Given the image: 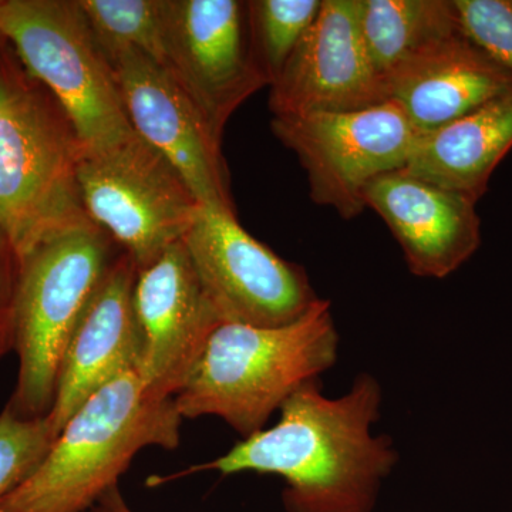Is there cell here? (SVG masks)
Segmentation results:
<instances>
[{
	"instance_id": "1",
	"label": "cell",
	"mask_w": 512,
	"mask_h": 512,
	"mask_svg": "<svg viewBox=\"0 0 512 512\" xmlns=\"http://www.w3.org/2000/svg\"><path fill=\"white\" fill-rule=\"evenodd\" d=\"M382 399L370 373L357 375L338 399L326 397L320 380H312L282 404L274 426L175 477L201 471L276 476L284 480L288 512H372L399 460L389 436L372 434Z\"/></svg>"
},
{
	"instance_id": "2",
	"label": "cell",
	"mask_w": 512,
	"mask_h": 512,
	"mask_svg": "<svg viewBox=\"0 0 512 512\" xmlns=\"http://www.w3.org/2000/svg\"><path fill=\"white\" fill-rule=\"evenodd\" d=\"M339 333L332 305L319 299L295 322L275 328L221 323L174 402L183 419L220 417L242 439L303 384L335 366Z\"/></svg>"
},
{
	"instance_id": "3",
	"label": "cell",
	"mask_w": 512,
	"mask_h": 512,
	"mask_svg": "<svg viewBox=\"0 0 512 512\" xmlns=\"http://www.w3.org/2000/svg\"><path fill=\"white\" fill-rule=\"evenodd\" d=\"M174 399L124 373L73 414L42 463L0 501V512H87L116 490L133 458L147 447L180 446Z\"/></svg>"
},
{
	"instance_id": "4",
	"label": "cell",
	"mask_w": 512,
	"mask_h": 512,
	"mask_svg": "<svg viewBox=\"0 0 512 512\" xmlns=\"http://www.w3.org/2000/svg\"><path fill=\"white\" fill-rule=\"evenodd\" d=\"M84 146L52 94L0 66V231L18 259L93 224L84 211Z\"/></svg>"
},
{
	"instance_id": "5",
	"label": "cell",
	"mask_w": 512,
	"mask_h": 512,
	"mask_svg": "<svg viewBox=\"0 0 512 512\" xmlns=\"http://www.w3.org/2000/svg\"><path fill=\"white\" fill-rule=\"evenodd\" d=\"M117 247L103 229L90 224L63 232L19 259L13 312L19 373L8 404L19 416L33 419L52 410L64 353L123 252Z\"/></svg>"
},
{
	"instance_id": "6",
	"label": "cell",
	"mask_w": 512,
	"mask_h": 512,
	"mask_svg": "<svg viewBox=\"0 0 512 512\" xmlns=\"http://www.w3.org/2000/svg\"><path fill=\"white\" fill-rule=\"evenodd\" d=\"M0 37L15 47L29 76L55 97L84 151H106L137 136L77 0H3Z\"/></svg>"
},
{
	"instance_id": "7",
	"label": "cell",
	"mask_w": 512,
	"mask_h": 512,
	"mask_svg": "<svg viewBox=\"0 0 512 512\" xmlns=\"http://www.w3.org/2000/svg\"><path fill=\"white\" fill-rule=\"evenodd\" d=\"M84 211L143 268L183 241L202 205L177 170L143 138L84 151L79 165Z\"/></svg>"
},
{
	"instance_id": "8",
	"label": "cell",
	"mask_w": 512,
	"mask_h": 512,
	"mask_svg": "<svg viewBox=\"0 0 512 512\" xmlns=\"http://www.w3.org/2000/svg\"><path fill=\"white\" fill-rule=\"evenodd\" d=\"M272 131L296 154L316 204L352 220L365 211L363 191L379 175L406 167L419 131L397 104L274 117Z\"/></svg>"
},
{
	"instance_id": "9",
	"label": "cell",
	"mask_w": 512,
	"mask_h": 512,
	"mask_svg": "<svg viewBox=\"0 0 512 512\" xmlns=\"http://www.w3.org/2000/svg\"><path fill=\"white\" fill-rule=\"evenodd\" d=\"M183 244L222 323L284 326L320 299L305 269L252 237L235 210L202 207Z\"/></svg>"
},
{
	"instance_id": "10",
	"label": "cell",
	"mask_w": 512,
	"mask_h": 512,
	"mask_svg": "<svg viewBox=\"0 0 512 512\" xmlns=\"http://www.w3.org/2000/svg\"><path fill=\"white\" fill-rule=\"evenodd\" d=\"M163 67L215 137L245 100L268 86L252 56L247 2L163 0Z\"/></svg>"
},
{
	"instance_id": "11",
	"label": "cell",
	"mask_w": 512,
	"mask_h": 512,
	"mask_svg": "<svg viewBox=\"0 0 512 512\" xmlns=\"http://www.w3.org/2000/svg\"><path fill=\"white\" fill-rule=\"evenodd\" d=\"M103 55L137 136L173 165L202 207L235 210L221 140L180 84L136 49Z\"/></svg>"
},
{
	"instance_id": "12",
	"label": "cell",
	"mask_w": 512,
	"mask_h": 512,
	"mask_svg": "<svg viewBox=\"0 0 512 512\" xmlns=\"http://www.w3.org/2000/svg\"><path fill=\"white\" fill-rule=\"evenodd\" d=\"M359 8L360 0H322L315 22L271 86L274 117L342 113L387 101L360 32Z\"/></svg>"
},
{
	"instance_id": "13",
	"label": "cell",
	"mask_w": 512,
	"mask_h": 512,
	"mask_svg": "<svg viewBox=\"0 0 512 512\" xmlns=\"http://www.w3.org/2000/svg\"><path fill=\"white\" fill-rule=\"evenodd\" d=\"M134 308L144 340L141 379L154 396L174 399L222 323L183 241L137 268Z\"/></svg>"
},
{
	"instance_id": "14",
	"label": "cell",
	"mask_w": 512,
	"mask_h": 512,
	"mask_svg": "<svg viewBox=\"0 0 512 512\" xmlns=\"http://www.w3.org/2000/svg\"><path fill=\"white\" fill-rule=\"evenodd\" d=\"M363 201L386 222L403 249L409 271L419 278H447L480 247L477 202L406 168L370 181Z\"/></svg>"
},
{
	"instance_id": "15",
	"label": "cell",
	"mask_w": 512,
	"mask_h": 512,
	"mask_svg": "<svg viewBox=\"0 0 512 512\" xmlns=\"http://www.w3.org/2000/svg\"><path fill=\"white\" fill-rule=\"evenodd\" d=\"M137 265L121 252L83 313L64 353L55 403L56 437L94 393L124 373H140L144 340L134 308Z\"/></svg>"
},
{
	"instance_id": "16",
	"label": "cell",
	"mask_w": 512,
	"mask_h": 512,
	"mask_svg": "<svg viewBox=\"0 0 512 512\" xmlns=\"http://www.w3.org/2000/svg\"><path fill=\"white\" fill-rule=\"evenodd\" d=\"M384 89L423 133L510 92L512 73L463 30L407 57L384 77Z\"/></svg>"
},
{
	"instance_id": "17",
	"label": "cell",
	"mask_w": 512,
	"mask_h": 512,
	"mask_svg": "<svg viewBox=\"0 0 512 512\" xmlns=\"http://www.w3.org/2000/svg\"><path fill=\"white\" fill-rule=\"evenodd\" d=\"M512 148V89L433 130L419 133L406 170L474 202Z\"/></svg>"
},
{
	"instance_id": "18",
	"label": "cell",
	"mask_w": 512,
	"mask_h": 512,
	"mask_svg": "<svg viewBox=\"0 0 512 512\" xmlns=\"http://www.w3.org/2000/svg\"><path fill=\"white\" fill-rule=\"evenodd\" d=\"M359 22L383 82L407 57L463 32L454 0H360Z\"/></svg>"
},
{
	"instance_id": "19",
	"label": "cell",
	"mask_w": 512,
	"mask_h": 512,
	"mask_svg": "<svg viewBox=\"0 0 512 512\" xmlns=\"http://www.w3.org/2000/svg\"><path fill=\"white\" fill-rule=\"evenodd\" d=\"M322 0H251L247 2L252 56L272 86L318 16Z\"/></svg>"
},
{
	"instance_id": "20",
	"label": "cell",
	"mask_w": 512,
	"mask_h": 512,
	"mask_svg": "<svg viewBox=\"0 0 512 512\" xmlns=\"http://www.w3.org/2000/svg\"><path fill=\"white\" fill-rule=\"evenodd\" d=\"M103 52L136 49L163 66V0H77Z\"/></svg>"
},
{
	"instance_id": "21",
	"label": "cell",
	"mask_w": 512,
	"mask_h": 512,
	"mask_svg": "<svg viewBox=\"0 0 512 512\" xmlns=\"http://www.w3.org/2000/svg\"><path fill=\"white\" fill-rule=\"evenodd\" d=\"M49 417L19 416L9 406L0 413V501L42 463L55 443Z\"/></svg>"
},
{
	"instance_id": "22",
	"label": "cell",
	"mask_w": 512,
	"mask_h": 512,
	"mask_svg": "<svg viewBox=\"0 0 512 512\" xmlns=\"http://www.w3.org/2000/svg\"><path fill=\"white\" fill-rule=\"evenodd\" d=\"M464 33L512 73V0H454Z\"/></svg>"
},
{
	"instance_id": "23",
	"label": "cell",
	"mask_w": 512,
	"mask_h": 512,
	"mask_svg": "<svg viewBox=\"0 0 512 512\" xmlns=\"http://www.w3.org/2000/svg\"><path fill=\"white\" fill-rule=\"evenodd\" d=\"M19 259L0 231V359L13 350V312L18 284Z\"/></svg>"
},
{
	"instance_id": "24",
	"label": "cell",
	"mask_w": 512,
	"mask_h": 512,
	"mask_svg": "<svg viewBox=\"0 0 512 512\" xmlns=\"http://www.w3.org/2000/svg\"><path fill=\"white\" fill-rule=\"evenodd\" d=\"M124 503V498L121 497L119 488L111 491L103 498V501L99 505L93 508V510L87 512H121V505Z\"/></svg>"
},
{
	"instance_id": "25",
	"label": "cell",
	"mask_w": 512,
	"mask_h": 512,
	"mask_svg": "<svg viewBox=\"0 0 512 512\" xmlns=\"http://www.w3.org/2000/svg\"><path fill=\"white\" fill-rule=\"evenodd\" d=\"M121 512H131L130 508H128V505L126 504V501H124L123 505H121Z\"/></svg>"
},
{
	"instance_id": "26",
	"label": "cell",
	"mask_w": 512,
	"mask_h": 512,
	"mask_svg": "<svg viewBox=\"0 0 512 512\" xmlns=\"http://www.w3.org/2000/svg\"><path fill=\"white\" fill-rule=\"evenodd\" d=\"M131 512H133V511H131Z\"/></svg>"
}]
</instances>
